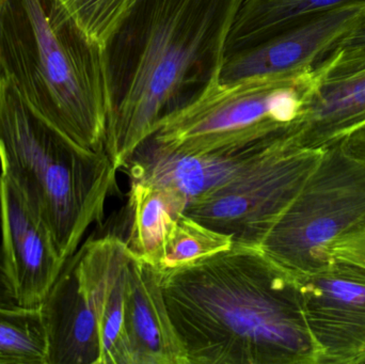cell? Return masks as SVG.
I'll return each instance as SVG.
<instances>
[{
    "label": "cell",
    "instance_id": "6da1fadb",
    "mask_svg": "<svg viewBox=\"0 0 365 364\" xmlns=\"http://www.w3.org/2000/svg\"><path fill=\"white\" fill-rule=\"evenodd\" d=\"M160 276L189 364H319L297 278L261 248L233 244Z\"/></svg>",
    "mask_w": 365,
    "mask_h": 364
},
{
    "label": "cell",
    "instance_id": "7a4b0ae2",
    "mask_svg": "<svg viewBox=\"0 0 365 364\" xmlns=\"http://www.w3.org/2000/svg\"><path fill=\"white\" fill-rule=\"evenodd\" d=\"M242 0H137L107 51L111 113L107 155L121 170L158 122L222 64Z\"/></svg>",
    "mask_w": 365,
    "mask_h": 364
},
{
    "label": "cell",
    "instance_id": "3957f363",
    "mask_svg": "<svg viewBox=\"0 0 365 364\" xmlns=\"http://www.w3.org/2000/svg\"><path fill=\"white\" fill-rule=\"evenodd\" d=\"M0 68L47 122L83 149L106 152L108 55L59 0H0Z\"/></svg>",
    "mask_w": 365,
    "mask_h": 364
},
{
    "label": "cell",
    "instance_id": "277c9868",
    "mask_svg": "<svg viewBox=\"0 0 365 364\" xmlns=\"http://www.w3.org/2000/svg\"><path fill=\"white\" fill-rule=\"evenodd\" d=\"M1 175L19 190L68 261L88 229L101 224L117 171L106 152H92L51 125L4 79L0 98Z\"/></svg>",
    "mask_w": 365,
    "mask_h": 364
},
{
    "label": "cell",
    "instance_id": "5b68a950",
    "mask_svg": "<svg viewBox=\"0 0 365 364\" xmlns=\"http://www.w3.org/2000/svg\"><path fill=\"white\" fill-rule=\"evenodd\" d=\"M220 68L195 95L165 115L145 142L164 151L199 155L280 134L300 117L313 68L235 83L221 81Z\"/></svg>",
    "mask_w": 365,
    "mask_h": 364
},
{
    "label": "cell",
    "instance_id": "8992f818",
    "mask_svg": "<svg viewBox=\"0 0 365 364\" xmlns=\"http://www.w3.org/2000/svg\"><path fill=\"white\" fill-rule=\"evenodd\" d=\"M364 227L365 167L336 143L324 150L259 248L294 277H304L331 262L336 241Z\"/></svg>",
    "mask_w": 365,
    "mask_h": 364
},
{
    "label": "cell",
    "instance_id": "52a82bcc",
    "mask_svg": "<svg viewBox=\"0 0 365 364\" xmlns=\"http://www.w3.org/2000/svg\"><path fill=\"white\" fill-rule=\"evenodd\" d=\"M302 147L293 126L263 160L227 183L189 201L184 214L229 235L234 245L259 248L323 155Z\"/></svg>",
    "mask_w": 365,
    "mask_h": 364
},
{
    "label": "cell",
    "instance_id": "ba28073f",
    "mask_svg": "<svg viewBox=\"0 0 365 364\" xmlns=\"http://www.w3.org/2000/svg\"><path fill=\"white\" fill-rule=\"evenodd\" d=\"M133 254L115 234L92 237L66 261L40 307L47 364H102L100 323L113 282Z\"/></svg>",
    "mask_w": 365,
    "mask_h": 364
},
{
    "label": "cell",
    "instance_id": "9c48e42d",
    "mask_svg": "<svg viewBox=\"0 0 365 364\" xmlns=\"http://www.w3.org/2000/svg\"><path fill=\"white\" fill-rule=\"evenodd\" d=\"M319 364H362L365 358V269L332 258L297 278Z\"/></svg>",
    "mask_w": 365,
    "mask_h": 364
},
{
    "label": "cell",
    "instance_id": "30bf717a",
    "mask_svg": "<svg viewBox=\"0 0 365 364\" xmlns=\"http://www.w3.org/2000/svg\"><path fill=\"white\" fill-rule=\"evenodd\" d=\"M365 128V45L336 47L311 71L294 130L300 145L325 150Z\"/></svg>",
    "mask_w": 365,
    "mask_h": 364
},
{
    "label": "cell",
    "instance_id": "8fae6325",
    "mask_svg": "<svg viewBox=\"0 0 365 364\" xmlns=\"http://www.w3.org/2000/svg\"><path fill=\"white\" fill-rule=\"evenodd\" d=\"M365 23V2L322 11L259 44L227 53L219 78L235 83L311 70Z\"/></svg>",
    "mask_w": 365,
    "mask_h": 364
},
{
    "label": "cell",
    "instance_id": "7c38bea8",
    "mask_svg": "<svg viewBox=\"0 0 365 364\" xmlns=\"http://www.w3.org/2000/svg\"><path fill=\"white\" fill-rule=\"evenodd\" d=\"M1 262L17 306L40 309L66 261L58 254L51 233L19 190L0 175Z\"/></svg>",
    "mask_w": 365,
    "mask_h": 364
},
{
    "label": "cell",
    "instance_id": "4fadbf2b",
    "mask_svg": "<svg viewBox=\"0 0 365 364\" xmlns=\"http://www.w3.org/2000/svg\"><path fill=\"white\" fill-rule=\"evenodd\" d=\"M289 130L242 147L199 155L164 151L143 142L121 170L130 181L178 190L189 202L255 166L280 145Z\"/></svg>",
    "mask_w": 365,
    "mask_h": 364
},
{
    "label": "cell",
    "instance_id": "5bb4252c",
    "mask_svg": "<svg viewBox=\"0 0 365 364\" xmlns=\"http://www.w3.org/2000/svg\"><path fill=\"white\" fill-rule=\"evenodd\" d=\"M124 323L134 364H189L169 314L160 271L135 256L126 271Z\"/></svg>",
    "mask_w": 365,
    "mask_h": 364
},
{
    "label": "cell",
    "instance_id": "9a60e30c",
    "mask_svg": "<svg viewBox=\"0 0 365 364\" xmlns=\"http://www.w3.org/2000/svg\"><path fill=\"white\" fill-rule=\"evenodd\" d=\"M188 204L186 196L169 187L130 181L128 202L122 209L120 237L133 256L154 267L167 237Z\"/></svg>",
    "mask_w": 365,
    "mask_h": 364
},
{
    "label": "cell",
    "instance_id": "2e32d148",
    "mask_svg": "<svg viewBox=\"0 0 365 364\" xmlns=\"http://www.w3.org/2000/svg\"><path fill=\"white\" fill-rule=\"evenodd\" d=\"M365 0H242L225 55L259 44L322 11Z\"/></svg>",
    "mask_w": 365,
    "mask_h": 364
},
{
    "label": "cell",
    "instance_id": "e0dca14e",
    "mask_svg": "<svg viewBox=\"0 0 365 364\" xmlns=\"http://www.w3.org/2000/svg\"><path fill=\"white\" fill-rule=\"evenodd\" d=\"M0 364H47L40 310L0 307Z\"/></svg>",
    "mask_w": 365,
    "mask_h": 364
},
{
    "label": "cell",
    "instance_id": "ac0fdd59",
    "mask_svg": "<svg viewBox=\"0 0 365 364\" xmlns=\"http://www.w3.org/2000/svg\"><path fill=\"white\" fill-rule=\"evenodd\" d=\"M232 245L233 241L229 235L208 228L182 214L167 237L155 269L160 273H166L230 249Z\"/></svg>",
    "mask_w": 365,
    "mask_h": 364
},
{
    "label": "cell",
    "instance_id": "d6986e66",
    "mask_svg": "<svg viewBox=\"0 0 365 364\" xmlns=\"http://www.w3.org/2000/svg\"><path fill=\"white\" fill-rule=\"evenodd\" d=\"M92 44L108 51L137 0H59Z\"/></svg>",
    "mask_w": 365,
    "mask_h": 364
},
{
    "label": "cell",
    "instance_id": "ffe728a7",
    "mask_svg": "<svg viewBox=\"0 0 365 364\" xmlns=\"http://www.w3.org/2000/svg\"><path fill=\"white\" fill-rule=\"evenodd\" d=\"M330 256L365 269V227L336 241L330 249Z\"/></svg>",
    "mask_w": 365,
    "mask_h": 364
},
{
    "label": "cell",
    "instance_id": "44dd1931",
    "mask_svg": "<svg viewBox=\"0 0 365 364\" xmlns=\"http://www.w3.org/2000/svg\"><path fill=\"white\" fill-rule=\"evenodd\" d=\"M0 307L9 308V309L19 308L12 286L9 281L8 276L2 265L1 258H0Z\"/></svg>",
    "mask_w": 365,
    "mask_h": 364
},
{
    "label": "cell",
    "instance_id": "7402d4cb",
    "mask_svg": "<svg viewBox=\"0 0 365 364\" xmlns=\"http://www.w3.org/2000/svg\"><path fill=\"white\" fill-rule=\"evenodd\" d=\"M342 143L345 149L365 167V130H358Z\"/></svg>",
    "mask_w": 365,
    "mask_h": 364
},
{
    "label": "cell",
    "instance_id": "603a6c76",
    "mask_svg": "<svg viewBox=\"0 0 365 364\" xmlns=\"http://www.w3.org/2000/svg\"><path fill=\"white\" fill-rule=\"evenodd\" d=\"M346 45H365V23L349 38H347L340 46H346Z\"/></svg>",
    "mask_w": 365,
    "mask_h": 364
},
{
    "label": "cell",
    "instance_id": "cb8c5ba5",
    "mask_svg": "<svg viewBox=\"0 0 365 364\" xmlns=\"http://www.w3.org/2000/svg\"><path fill=\"white\" fill-rule=\"evenodd\" d=\"M4 79H6V77H4V72L0 68V98H1L2 89H4Z\"/></svg>",
    "mask_w": 365,
    "mask_h": 364
},
{
    "label": "cell",
    "instance_id": "d4e9b609",
    "mask_svg": "<svg viewBox=\"0 0 365 364\" xmlns=\"http://www.w3.org/2000/svg\"><path fill=\"white\" fill-rule=\"evenodd\" d=\"M362 364H365V358H364V363H362Z\"/></svg>",
    "mask_w": 365,
    "mask_h": 364
}]
</instances>
